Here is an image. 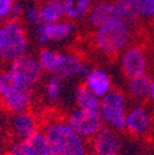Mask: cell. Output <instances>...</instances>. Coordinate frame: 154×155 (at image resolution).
I'll return each instance as SVG.
<instances>
[{"instance_id": "obj_29", "label": "cell", "mask_w": 154, "mask_h": 155, "mask_svg": "<svg viewBox=\"0 0 154 155\" xmlns=\"http://www.w3.org/2000/svg\"><path fill=\"white\" fill-rule=\"evenodd\" d=\"M36 2H37V3H41V2H43V0H36Z\"/></svg>"}, {"instance_id": "obj_6", "label": "cell", "mask_w": 154, "mask_h": 155, "mask_svg": "<svg viewBox=\"0 0 154 155\" xmlns=\"http://www.w3.org/2000/svg\"><path fill=\"white\" fill-rule=\"evenodd\" d=\"M127 96L120 89H112L101 99L100 113L104 123L115 130L126 129Z\"/></svg>"}, {"instance_id": "obj_28", "label": "cell", "mask_w": 154, "mask_h": 155, "mask_svg": "<svg viewBox=\"0 0 154 155\" xmlns=\"http://www.w3.org/2000/svg\"><path fill=\"white\" fill-rule=\"evenodd\" d=\"M3 71H4V70H3V62L0 61V75L3 74Z\"/></svg>"}, {"instance_id": "obj_25", "label": "cell", "mask_w": 154, "mask_h": 155, "mask_svg": "<svg viewBox=\"0 0 154 155\" xmlns=\"http://www.w3.org/2000/svg\"><path fill=\"white\" fill-rule=\"evenodd\" d=\"M16 2L17 0H0V22L12 17Z\"/></svg>"}, {"instance_id": "obj_5", "label": "cell", "mask_w": 154, "mask_h": 155, "mask_svg": "<svg viewBox=\"0 0 154 155\" xmlns=\"http://www.w3.org/2000/svg\"><path fill=\"white\" fill-rule=\"evenodd\" d=\"M0 104L11 113L27 111L32 104L31 87L26 86L9 70L0 75Z\"/></svg>"}, {"instance_id": "obj_16", "label": "cell", "mask_w": 154, "mask_h": 155, "mask_svg": "<svg viewBox=\"0 0 154 155\" xmlns=\"http://www.w3.org/2000/svg\"><path fill=\"white\" fill-rule=\"evenodd\" d=\"M84 78V85L99 99H102L113 89L110 74L101 68L90 69Z\"/></svg>"}, {"instance_id": "obj_13", "label": "cell", "mask_w": 154, "mask_h": 155, "mask_svg": "<svg viewBox=\"0 0 154 155\" xmlns=\"http://www.w3.org/2000/svg\"><path fill=\"white\" fill-rule=\"evenodd\" d=\"M38 126H40V123H38L36 114L30 110L12 113V117L10 120L11 132L14 137L17 138V140L27 139L28 137L37 133Z\"/></svg>"}, {"instance_id": "obj_30", "label": "cell", "mask_w": 154, "mask_h": 155, "mask_svg": "<svg viewBox=\"0 0 154 155\" xmlns=\"http://www.w3.org/2000/svg\"><path fill=\"white\" fill-rule=\"evenodd\" d=\"M153 22H154V21H153Z\"/></svg>"}, {"instance_id": "obj_21", "label": "cell", "mask_w": 154, "mask_h": 155, "mask_svg": "<svg viewBox=\"0 0 154 155\" xmlns=\"http://www.w3.org/2000/svg\"><path fill=\"white\" fill-rule=\"evenodd\" d=\"M75 101H76V105L79 106V108L100 112L101 99H99L98 96H95L84 84H82L76 87Z\"/></svg>"}, {"instance_id": "obj_18", "label": "cell", "mask_w": 154, "mask_h": 155, "mask_svg": "<svg viewBox=\"0 0 154 155\" xmlns=\"http://www.w3.org/2000/svg\"><path fill=\"white\" fill-rule=\"evenodd\" d=\"M152 83H153V78L148 73L131 78L127 81L128 96L134 101H138V102L144 101L146 99L149 97Z\"/></svg>"}, {"instance_id": "obj_10", "label": "cell", "mask_w": 154, "mask_h": 155, "mask_svg": "<svg viewBox=\"0 0 154 155\" xmlns=\"http://www.w3.org/2000/svg\"><path fill=\"white\" fill-rule=\"evenodd\" d=\"M74 28V22L69 20H61L53 24H40L35 26L37 42L42 46L47 43H57L68 40L73 35Z\"/></svg>"}, {"instance_id": "obj_4", "label": "cell", "mask_w": 154, "mask_h": 155, "mask_svg": "<svg viewBox=\"0 0 154 155\" xmlns=\"http://www.w3.org/2000/svg\"><path fill=\"white\" fill-rule=\"evenodd\" d=\"M43 71L55 75L61 79H67L75 75L85 76L90 70L80 57L73 53L58 52L51 48H42L37 54Z\"/></svg>"}, {"instance_id": "obj_15", "label": "cell", "mask_w": 154, "mask_h": 155, "mask_svg": "<svg viewBox=\"0 0 154 155\" xmlns=\"http://www.w3.org/2000/svg\"><path fill=\"white\" fill-rule=\"evenodd\" d=\"M139 5L141 0H112L113 17L126 22L132 28L137 27L142 22Z\"/></svg>"}, {"instance_id": "obj_7", "label": "cell", "mask_w": 154, "mask_h": 155, "mask_svg": "<svg viewBox=\"0 0 154 155\" xmlns=\"http://www.w3.org/2000/svg\"><path fill=\"white\" fill-rule=\"evenodd\" d=\"M121 71L127 78L147 74L149 64V51L141 42H132L120 55Z\"/></svg>"}, {"instance_id": "obj_19", "label": "cell", "mask_w": 154, "mask_h": 155, "mask_svg": "<svg viewBox=\"0 0 154 155\" xmlns=\"http://www.w3.org/2000/svg\"><path fill=\"white\" fill-rule=\"evenodd\" d=\"M64 8V18L72 22L85 20L94 0H62Z\"/></svg>"}, {"instance_id": "obj_23", "label": "cell", "mask_w": 154, "mask_h": 155, "mask_svg": "<svg viewBox=\"0 0 154 155\" xmlns=\"http://www.w3.org/2000/svg\"><path fill=\"white\" fill-rule=\"evenodd\" d=\"M141 20L143 21H154V0H141L139 5Z\"/></svg>"}, {"instance_id": "obj_2", "label": "cell", "mask_w": 154, "mask_h": 155, "mask_svg": "<svg viewBox=\"0 0 154 155\" xmlns=\"http://www.w3.org/2000/svg\"><path fill=\"white\" fill-rule=\"evenodd\" d=\"M42 132L55 155H89L86 139L76 133L68 121L52 118L45 124Z\"/></svg>"}, {"instance_id": "obj_8", "label": "cell", "mask_w": 154, "mask_h": 155, "mask_svg": "<svg viewBox=\"0 0 154 155\" xmlns=\"http://www.w3.org/2000/svg\"><path fill=\"white\" fill-rule=\"evenodd\" d=\"M67 121L72 128L85 139H92L96 133L104 127V121L100 112L84 108H78L72 112Z\"/></svg>"}, {"instance_id": "obj_24", "label": "cell", "mask_w": 154, "mask_h": 155, "mask_svg": "<svg viewBox=\"0 0 154 155\" xmlns=\"http://www.w3.org/2000/svg\"><path fill=\"white\" fill-rule=\"evenodd\" d=\"M24 18L32 26H37L41 24V15H40V8L37 5H31L26 9H24Z\"/></svg>"}, {"instance_id": "obj_27", "label": "cell", "mask_w": 154, "mask_h": 155, "mask_svg": "<svg viewBox=\"0 0 154 155\" xmlns=\"http://www.w3.org/2000/svg\"><path fill=\"white\" fill-rule=\"evenodd\" d=\"M149 54H150L152 64H153V67H154V43H153V46H152V47H150V49H149Z\"/></svg>"}, {"instance_id": "obj_1", "label": "cell", "mask_w": 154, "mask_h": 155, "mask_svg": "<svg viewBox=\"0 0 154 155\" xmlns=\"http://www.w3.org/2000/svg\"><path fill=\"white\" fill-rule=\"evenodd\" d=\"M133 28L115 17L94 28L91 36L92 47L101 55L109 58L120 57L121 53L133 42Z\"/></svg>"}, {"instance_id": "obj_20", "label": "cell", "mask_w": 154, "mask_h": 155, "mask_svg": "<svg viewBox=\"0 0 154 155\" xmlns=\"http://www.w3.org/2000/svg\"><path fill=\"white\" fill-rule=\"evenodd\" d=\"M41 24H53L64 18V8L62 0H43L38 3Z\"/></svg>"}, {"instance_id": "obj_12", "label": "cell", "mask_w": 154, "mask_h": 155, "mask_svg": "<svg viewBox=\"0 0 154 155\" xmlns=\"http://www.w3.org/2000/svg\"><path fill=\"white\" fill-rule=\"evenodd\" d=\"M91 150L94 155H120L121 139L117 130L102 127L91 139Z\"/></svg>"}, {"instance_id": "obj_3", "label": "cell", "mask_w": 154, "mask_h": 155, "mask_svg": "<svg viewBox=\"0 0 154 155\" xmlns=\"http://www.w3.org/2000/svg\"><path fill=\"white\" fill-rule=\"evenodd\" d=\"M28 33L21 17L0 22V61L12 63L27 54Z\"/></svg>"}, {"instance_id": "obj_9", "label": "cell", "mask_w": 154, "mask_h": 155, "mask_svg": "<svg viewBox=\"0 0 154 155\" xmlns=\"http://www.w3.org/2000/svg\"><path fill=\"white\" fill-rule=\"evenodd\" d=\"M8 70L11 71L18 80L28 87L35 86L41 80L42 74L45 73L40 62H38L37 55L30 53L10 63Z\"/></svg>"}, {"instance_id": "obj_11", "label": "cell", "mask_w": 154, "mask_h": 155, "mask_svg": "<svg viewBox=\"0 0 154 155\" xmlns=\"http://www.w3.org/2000/svg\"><path fill=\"white\" fill-rule=\"evenodd\" d=\"M10 155H55L47 137L38 130L24 140L15 142L10 148Z\"/></svg>"}, {"instance_id": "obj_17", "label": "cell", "mask_w": 154, "mask_h": 155, "mask_svg": "<svg viewBox=\"0 0 154 155\" xmlns=\"http://www.w3.org/2000/svg\"><path fill=\"white\" fill-rule=\"evenodd\" d=\"M110 18H113L112 0H95L85 17V22L89 27L96 28Z\"/></svg>"}, {"instance_id": "obj_26", "label": "cell", "mask_w": 154, "mask_h": 155, "mask_svg": "<svg viewBox=\"0 0 154 155\" xmlns=\"http://www.w3.org/2000/svg\"><path fill=\"white\" fill-rule=\"evenodd\" d=\"M149 99L152 101H154V79H153V83H152V86H150V92H149Z\"/></svg>"}, {"instance_id": "obj_22", "label": "cell", "mask_w": 154, "mask_h": 155, "mask_svg": "<svg viewBox=\"0 0 154 155\" xmlns=\"http://www.w3.org/2000/svg\"><path fill=\"white\" fill-rule=\"evenodd\" d=\"M62 92V79L55 75H51L46 83V96L52 102L59 99Z\"/></svg>"}, {"instance_id": "obj_14", "label": "cell", "mask_w": 154, "mask_h": 155, "mask_svg": "<svg viewBox=\"0 0 154 155\" xmlns=\"http://www.w3.org/2000/svg\"><path fill=\"white\" fill-rule=\"evenodd\" d=\"M152 128V113L143 105H137L127 112L126 130L133 135H144Z\"/></svg>"}]
</instances>
